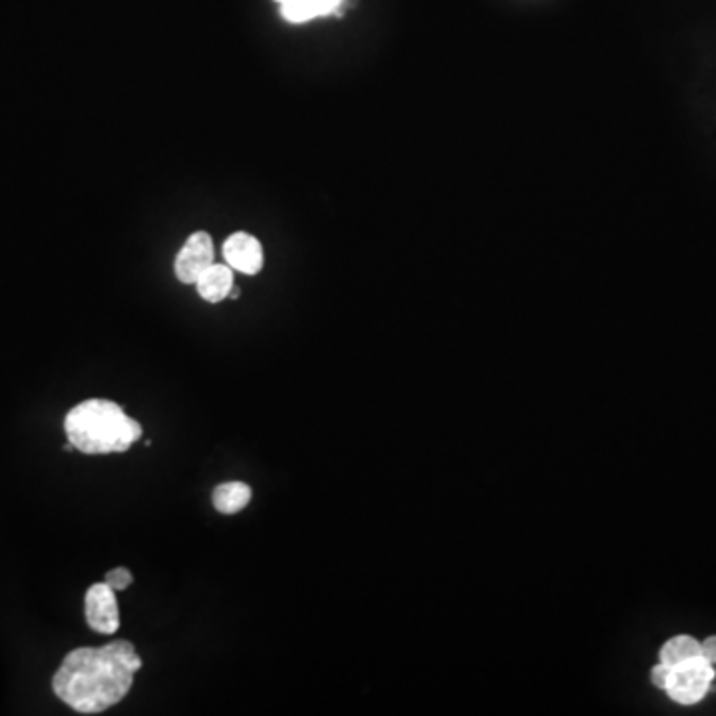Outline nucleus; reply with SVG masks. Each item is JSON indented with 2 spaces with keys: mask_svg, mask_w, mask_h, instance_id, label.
I'll list each match as a JSON object with an SVG mask.
<instances>
[{
  "mask_svg": "<svg viewBox=\"0 0 716 716\" xmlns=\"http://www.w3.org/2000/svg\"><path fill=\"white\" fill-rule=\"evenodd\" d=\"M696 657H701V642L688 635L673 637L671 641L665 642L663 649H660V663H665L668 667H678Z\"/></svg>",
  "mask_w": 716,
  "mask_h": 716,
  "instance_id": "10",
  "label": "nucleus"
},
{
  "mask_svg": "<svg viewBox=\"0 0 716 716\" xmlns=\"http://www.w3.org/2000/svg\"><path fill=\"white\" fill-rule=\"evenodd\" d=\"M132 581H134V577L126 567H116V569H112V572L106 573V583L112 587L114 591H126L127 587L132 585Z\"/></svg>",
  "mask_w": 716,
  "mask_h": 716,
  "instance_id": "11",
  "label": "nucleus"
},
{
  "mask_svg": "<svg viewBox=\"0 0 716 716\" xmlns=\"http://www.w3.org/2000/svg\"><path fill=\"white\" fill-rule=\"evenodd\" d=\"M199 297L207 302H222L229 297V293L235 287L233 284V269L229 265L214 263L211 267L197 279Z\"/></svg>",
  "mask_w": 716,
  "mask_h": 716,
  "instance_id": "8",
  "label": "nucleus"
},
{
  "mask_svg": "<svg viewBox=\"0 0 716 716\" xmlns=\"http://www.w3.org/2000/svg\"><path fill=\"white\" fill-rule=\"evenodd\" d=\"M223 257L229 267L245 275H257L263 267V247L259 239L245 231L233 233L223 243Z\"/></svg>",
  "mask_w": 716,
  "mask_h": 716,
  "instance_id": "6",
  "label": "nucleus"
},
{
  "mask_svg": "<svg viewBox=\"0 0 716 716\" xmlns=\"http://www.w3.org/2000/svg\"><path fill=\"white\" fill-rule=\"evenodd\" d=\"M142 657L130 641L80 647L64 657L52 678L54 694L82 714L104 712L130 693Z\"/></svg>",
  "mask_w": 716,
  "mask_h": 716,
  "instance_id": "1",
  "label": "nucleus"
},
{
  "mask_svg": "<svg viewBox=\"0 0 716 716\" xmlns=\"http://www.w3.org/2000/svg\"><path fill=\"white\" fill-rule=\"evenodd\" d=\"M275 3H279V4H283V3H284V0H275Z\"/></svg>",
  "mask_w": 716,
  "mask_h": 716,
  "instance_id": "14",
  "label": "nucleus"
},
{
  "mask_svg": "<svg viewBox=\"0 0 716 716\" xmlns=\"http://www.w3.org/2000/svg\"><path fill=\"white\" fill-rule=\"evenodd\" d=\"M714 678L712 665L703 657H696L686 663L673 667L671 681H668L667 693L673 701L681 704H694L709 693V686Z\"/></svg>",
  "mask_w": 716,
  "mask_h": 716,
  "instance_id": "3",
  "label": "nucleus"
},
{
  "mask_svg": "<svg viewBox=\"0 0 716 716\" xmlns=\"http://www.w3.org/2000/svg\"><path fill=\"white\" fill-rule=\"evenodd\" d=\"M86 621L90 629L112 635L119 627L116 591L106 581L92 585L86 593Z\"/></svg>",
  "mask_w": 716,
  "mask_h": 716,
  "instance_id": "5",
  "label": "nucleus"
},
{
  "mask_svg": "<svg viewBox=\"0 0 716 716\" xmlns=\"http://www.w3.org/2000/svg\"><path fill=\"white\" fill-rule=\"evenodd\" d=\"M251 488L243 482L219 484L214 492V506L219 513L233 516V513L247 508L251 502Z\"/></svg>",
  "mask_w": 716,
  "mask_h": 716,
  "instance_id": "9",
  "label": "nucleus"
},
{
  "mask_svg": "<svg viewBox=\"0 0 716 716\" xmlns=\"http://www.w3.org/2000/svg\"><path fill=\"white\" fill-rule=\"evenodd\" d=\"M214 259V239L205 231H196L194 235L188 237V241L183 243L176 257V265H173L176 277L186 284L197 283L201 275L215 263Z\"/></svg>",
  "mask_w": 716,
  "mask_h": 716,
  "instance_id": "4",
  "label": "nucleus"
},
{
  "mask_svg": "<svg viewBox=\"0 0 716 716\" xmlns=\"http://www.w3.org/2000/svg\"><path fill=\"white\" fill-rule=\"evenodd\" d=\"M343 0H284L281 14L291 24H302L319 16L341 14Z\"/></svg>",
  "mask_w": 716,
  "mask_h": 716,
  "instance_id": "7",
  "label": "nucleus"
},
{
  "mask_svg": "<svg viewBox=\"0 0 716 716\" xmlns=\"http://www.w3.org/2000/svg\"><path fill=\"white\" fill-rule=\"evenodd\" d=\"M671 673H673V667H668V665H665V663H659V665L653 668V671H651V681H653L655 686H659V688H663V691H667L668 681H671Z\"/></svg>",
  "mask_w": 716,
  "mask_h": 716,
  "instance_id": "12",
  "label": "nucleus"
},
{
  "mask_svg": "<svg viewBox=\"0 0 716 716\" xmlns=\"http://www.w3.org/2000/svg\"><path fill=\"white\" fill-rule=\"evenodd\" d=\"M701 657L709 660L711 665H716V637H709L701 642Z\"/></svg>",
  "mask_w": 716,
  "mask_h": 716,
  "instance_id": "13",
  "label": "nucleus"
},
{
  "mask_svg": "<svg viewBox=\"0 0 716 716\" xmlns=\"http://www.w3.org/2000/svg\"><path fill=\"white\" fill-rule=\"evenodd\" d=\"M64 430L68 442L88 456L126 452L144 434L140 422L127 416L116 402L102 398L76 404L64 420Z\"/></svg>",
  "mask_w": 716,
  "mask_h": 716,
  "instance_id": "2",
  "label": "nucleus"
}]
</instances>
